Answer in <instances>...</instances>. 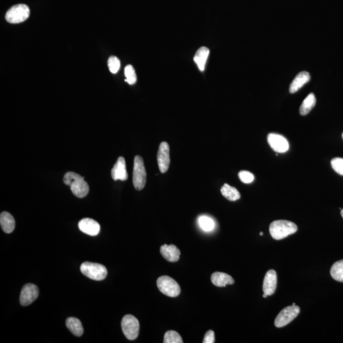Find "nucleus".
Instances as JSON below:
<instances>
[{
    "label": "nucleus",
    "mask_w": 343,
    "mask_h": 343,
    "mask_svg": "<svg viewBox=\"0 0 343 343\" xmlns=\"http://www.w3.org/2000/svg\"><path fill=\"white\" fill-rule=\"evenodd\" d=\"M157 162L161 173H167L170 163V147L167 142H162L160 145L157 153Z\"/></svg>",
    "instance_id": "1a4fd4ad"
},
{
    "label": "nucleus",
    "mask_w": 343,
    "mask_h": 343,
    "mask_svg": "<svg viewBox=\"0 0 343 343\" xmlns=\"http://www.w3.org/2000/svg\"><path fill=\"white\" fill-rule=\"evenodd\" d=\"M221 192L222 196L230 201L234 202L240 198L239 191L234 187L230 186L229 184H224L222 186Z\"/></svg>",
    "instance_id": "412c9836"
},
{
    "label": "nucleus",
    "mask_w": 343,
    "mask_h": 343,
    "mask_svg": "<svg viewBox=\"0 0 343 343\" xmlns=\"http://www.w3.org/2000/svg\"><path fill=\"white\" fill-rule=\"evenodd\" d=\"M30 10L26 5H15L8 10L5 19L11 24H18L26 20L29 18Z\"/></svg>",
    "instance_id": "423d86ee"
},
{
    "label": "nucleus",
    "mask_w": 343,
    "mask_h": 343,
    "mask_svg": "<svg viewBox=\"0 0 343 343\" xmlns=\"http://www.w3.org/2000/svg\"><path fill=\"white\" fill-rule=\"evenodd\" d=\"M211 281L215 286L226 287L227 285H232L235 283L234 279L226 273L215 272L211 275Z\"/></svg>",
    "instance_id": "f3484780"
},
{
    "label": "nucleus",
    "mask_w": 343,
    "mask_h": 343,
    "mask_svg": "<svg viewBox=\"0 0 343 343\" xmlns=\"http://www.w3.org/2000/svg\"><path fill=\"white\" fill-rule=\"evenodd\" d=\"M309 80H310V75L308 72L303 71V72L299 73L291 83L289 91L291 94L296 93Z\"/></svg>",
    "instance_id": "dca6fc26"
},
{
    "label": "nucleus",
    "mask_w": 343,
    "mask_h": 343,
    "mask_svg": "<svg viewBox=\"0 0 343 343\" xmlns=\"http://www.w3.org/2000/svg\"><path fill=\"white\" fill-rule=\"evenodd\" d=\"M210 50L208 48L201 47L199 48L195 53L194 57V61L196 64L201 71H204L205 70V66L207 62V58L209 55Z\"/></svg>",
    "instance_id": "aec40b11"
},
{
    "label": "nucleus",
    "mask_w": 343,
    "mask_h": 343,
    "mask_svg": "<svg viewBox=\"0 0 343 343\" xmlns=\"http://www.w3.org/2000/svg\"><path fill=\"white\" fill-rule=\"evenodd\" d=\"M263 297L264 298H267L268 296L266 295V294H264Z\"/></svg>",
    "instance_id": "7c9ffc66"
},
{
    "label": "nucleus",
    "mask_w": 343,
    "mask_h": 343,
    "mask_svg": "<svg viewBox=\"0 0 343 343\" xmlns=\"http://www.w3.org/2000/svg\"><path fill=\"white\" fill-rule=\"evenodd\" d=\"M215 342V334L213 331H210L206 332L205 335L203 343H214Z\"/></svg>",
    "instance_id": "c756f323"
},
{
    "label": "nucleus",
    "mask_w": 343,
    "mask_h": 343,
    "mask_svg": "<svg viewBox=\"0 0 343 343\" xmlns=\"http://www.w3.org/2000/svg\"><path fill=\"white\" fill-rule=\"evenodd\" d=\"M316 104V96L313 93L309 94L306 98L304 100L303 103H302L300 108H299V112L302 116H305L308 115L311 109L313 108Z\"/></svg>",
    "instance_id": "4be33fe9"
},
{
    "label": "nucleus",
    "mask_w": 343,
    "mask_h": 343,
    "mask_svg": "<svg viewBox=\"0 0 343 343\" xmlns=\"http://www.w3.org/2000/svg\"><path fill=\"white\" fill-rule=\"evenodd\" d=\"M260 235H261V236H263V232H261V233H260Z\"/></svg>",
    "instance_id": "473e14b6"
},
{
    "label": "nucleus",
    "mask_w": 343,
    "mask_h": 343,
    "mask_svg": "<svg viewBox=\"0 0 343 343\" xmlns=\"http://www.w3.org/2000/svg\"><path fill=\"white\" fill-rule=\"evenodd\" d=\"M0 224L2 230L6 234H11L15 229V219L9 212H3L0 215Z\"/></svg>",
    "instance_id": "a211bd4d"
},
{
    "label": "nucleus",
    "mask_w": 343,
    "mask_h": 343,
    "mask_svg": "<svg viewBox=\"0 0 343 343\" xmlns=\"http://www.w3.org/2000/svg\"><path fill=\"white\" fill-rule=\"evenodd\" d=\"M107 65H108L109 71L112 74H116L120 70V61L115 56H111L107 61Z\"/></svg>",
    "instance_id": "bb28decb"
},
{
    "label": "nucleus",
    "mask_w": 343,
    "mask_h": 343,
    "mask_svg": "<svg viewBox=\"0 0 343 343\" xmlns=\"http://www.w3.org/2000/svg\"><path fill=\"white\" fill-rule=\"evenodd\" d=\"M331 165L335 172L343 176V158H335L331 161Z\"/></svg>",
    "instance_id": "cd10ccee"
},
{
    "label": "nucleus",
    "mask_w": 343,
    "mask_h": 343,
    "mask_svg": "<svg viewBox=\"0 0 343 343\" xmlns=\"http://www.w3.org/2000/svg\"><path fill=\"white\" fill-rule=\"evenodd\" d=\"M198 223L201 228L205 232H211L214 228L215 223L211 217L203 216L199 217Z\"/></svg>",
    "instance_id": "b1692460"
},
{
    "label": "nucleus",
    "mask_w": 343,
    "mask_h": 343,
    "mask_svg": "<svg viewBox=\"0 0 343 343\" xmlns=\"http://www.w3.org/2000/svg\"><path fill=\"white\" fill-rule=\"evenodd\" d=\"M39 290L35 284L27 283L23 287L20 296V303L22 306L30 305L37 299Z\"/></svg>",
    "instance_id": "9d476101"
},
{
    "label": "nucleus",
    "mask_w": 343,
    "mask_h": 343,
    "mask_svg": "<svg viewBox=\"0 0 343 343\" xmlns=\"http://www.w3.org/2000/svg\"><path fill=\"white\" fill-rule=\"evenodd\" d=\"M160 253L166 260L171 263L177 262L181 255L180 250L174 245H163L160 247Z\"/></svg>",
    "instance_id": "2eb2a0df"
},
{
    "label": "nucleus",
    "mask_w": 343,
    "mask_h": 343,
    "mask_svg": "<svg viewBox=\"0 0 343 343\" xmlns=\"http://www.w3.org/2000/svg\"><path fill=\"white\" fill-rule=\"evenodd\" d=\"M81 273L92 280L101 281L106 278L107 271L101 264L85 262L80 266Z\"/></svg>",
    "instance_id": "20e7f679"
},
{
    "label": "nucleus",
    "mask_w": 343,
    "mask_h": 343,
    "mask_svg": "<svg viewBox=\"0 0 343 343\" xmlns=\"http://www.w3.org/2000/svg\"><path fill=\"white\" fill-rule=\"evenodd\" d=\"M66 326L75 336L80 337L83 334V327L80 320L75 317H70L66 322Z\"/></svg>",
    "instance_id": "6ab92c4d"
},
{
    "label": "nucleus",
    "mask_w": 343,
    "mask_h": 343,
    "mask_svg": "<svg viewBox=\"0 0 343 343\" xmlns=\"http://www.w3.org/2000/svg\"><path fill=\"white\" fill-rule=\"evenodd\" d=\"M300 313V308L296 305L286 307L276 317L275 326L278 328L285 327L298 317Z\"/></svg>",
    "instance_id": "6e6552de"
},
{
    "label": "nucleus",
    "mask_w": 343,
    "mask_h": 343,
    "mask_svg": "<svg viewBox=\"0 0 343 343\" xmlns=\"http://www.w3.org/2000/svg\"><path fill=\"white\" fill-rule=\"evenodd\" d=\"M164 343H183V339L178 332L174 331H168L165 334Z\"/></svg>",
    "instance_id": "a878e982"
},
{
    "label": "nucleus",
    "mask_w": 343,
    "mask_h": 343,
    "mask_svg": "<svg viewBox=\"0 0 343 343\" xmlns=\"http://www.w3.org/2000/svg\"><path fill=\"white\" fill-rule=\"evenodd\" d=\"M239 178L242 183L245 184L251 183L254 180V176L249 171L242 170L239 173Z\"/></svg>",
    "instance_id": "c85d7f7f"
},
{
    "label": "nucleus",
    "mask_w": 343,
    "mask_h": 343,
    "mask_svg": "<svg viewBox=\"0 0 343 343\" xmlns=\"http://www.w3.org/2000/svg\"><path fill=\"white\" fill-rule=\"evenodd\" d=\"M270 233L273 239L280 240L298 231V226L294 222L286 220H278L270 225Z\"/></svg>",
    "instance_id": "f03ea898"
},
{
    "label": "nucleus",
    "mask_w": 343,
    "mask_h": 343,
    "mask_svg": "<svg viewBox=\"0 0 343 343\" xmlns=\"http://www.w3.org/2000/svg\"><path fill=\"white\" fill-rule=\"evenodd\" d=\"M157 287L164 295L175 298L181 293V288L178 282L168 276H162L158 278Z\"/></svg>",
    "instance_id": "39448f33"
},
{
    "label": "nucleus",
    "mask_w": 343,
    "mask_h": 343,
    "mask_svg": "<svg viewBox=\"0 0 343 343\" xmlns=\"http://www.w3.org/2000/svg\"><path fill=\"white\" fill-rule=\"evenodd\" d=\"M342 139H343V133H342Z\"/></svg>",
    "instance_id": "72a5a7b5"
},
{
    "label": "nucleus",
    "mask_w": 343,
    "mask_h": 343,
    "mask_svg": "<svg viewBox=\"0 0 343 343\" xmlns=\"http://www.w3.org/2000/svg\"><path fill=\"white\" fill-rule=\"evenodd\" d=\"M330 273L334 280L343 283V260L335 263L332 265Z\"/></svg>",
    "instance_id": "5701e85b"
},
{
    "label": "nucleus",
    "mask_w": 343,
    "mask_h": 343,
    "mask_svg": "<svg viewBox=\"0 0 343 343\" xmlns=\"http://www.w3.org/2000/svg\"><path fill=\"white\" fill-rule=\"evenodd\" d=\"M267 139L271 149L276 153H285L289 149L288 140L283 135L271 133L268 135Z\"/></svg>",
    "instance_id": "9b49d317"
},
{
    "label": "nucleus",
    "mask_w": 343,
    "mask_h": 343,
    "mask_svg": "<svg viewBox=\"0 0 343 343\" xmlns=\"http://www.w3.org/2000/svg\"><path fill=\"white\" fill-rule=\"evenodd\" d=\"M147 183V171L144 161L140 156H135L133 170V184L137 190H142Z\"/></svg>",
    "instance_id": "7ed1b4c3"
},
{
    "label": "nucleus",
    "mask_w": 343,
    "mask_h": 343,
    "mask_svg": "<svg viewBox=\"0 0 343 343\" xmlns=\"http://www.w3.org/2000/svg\"><path fill=\"white\" fill-rule=\"evenodd\" d=\"M121 325L122 331L128 339L133 341L139 336V322L132 315L125 316L122 319Z\"/></svg>",
    "instance_id": "0eeeda50"
},
{
    "label": "nucleus",
    "mask_w": 343,
    "mask_h": 343,
    "mask_svg": "<svg viewBox=\"0 0 343 343\" xmlns=\"http://www.w3.org/2000/svg\"><path fill=\"white\" fill-rule=\"evenodd\" d=\"M341 214L343 218V209L341 210Z\"/></svg>",
    "instance_id": "2f4dec72"
},
{
    "label": "nucleus",
    "mask_w": 343,
    "mask_h": 343,
    "mask_svg": "<svg viewBox=\"0 0 343 343\" xmlns=\"http://www.w3.org/2000/svg\"><path fill=\"white\" fill-rule=\"evenodd\" d=\"M125 81L130 85H134L137 81V76L134 68L131 65H127L125 68Z\"/></svg>",
    "instance_id": "393cba45"
},
{
    "label": "nucleus",
    "mask_w": 343,
    "mask_h": 343,
    "mask_svg": "<svg viewBox=\"0 0 343 343\" xmlns=\"http://www.w3.org/2000/svg\"><path fill=\"white\" fill-rule=\"evenodd\" d=\"M111 177L115 181H125L128 179L126 163L125 158L120 157L111 170Z\"/></svg>",
    "instance_id": "4468645a"
},
{
    "label": "nucleus",
    "mask_w": 343,
    "mask_h": 343,
    "mask_svg": "<svg viewBox=\"0 0 343 343\" xmlns=\"http://www.w3.org/2000/svg\"><path fill=\"white\" fill-rule=\"evenodd\" d=\"M63 181L66 185L70 186L74 195L78 198H84L88 194L89 192L88 184L84 180L83 177L79 174L73 172H68L64 177Z\"/></svg>",
    "instance_id": "f257e3e1"
},
{
    "label": "nucleus",
    "mask_w": 343,
    "mask_h": 343,
    "mask_svg": "<svg viewBox=\"0 0 343 343\" xmlns=\"http://www.w3.org/2000/svg\"><path fill=\"white\" fill-rule=\"evenodd\" d=\"M78 227L81 232L90 236H96L101 230V226L98 222L91 218L81 219L79 222Z\"/></svg>",
    "instance_id": "ddd939ff"
},
{
    "label": "nucleus",
    "mask_w": 343,
    "mask_h": 343,
    "mask_svg": "<svg viewBox=\"0 0 343 343\" xmlns=\"http://www.w3.org/2000/svg\"><path fill=\"white\" fill-rule=\"evenodd\" d=\"M277 286V275L274 270L268 271L264 278L263 291L268 296L273 295Z\"/></svg>",
    "instance_id": "f8f14e48"
}]
</instances>
